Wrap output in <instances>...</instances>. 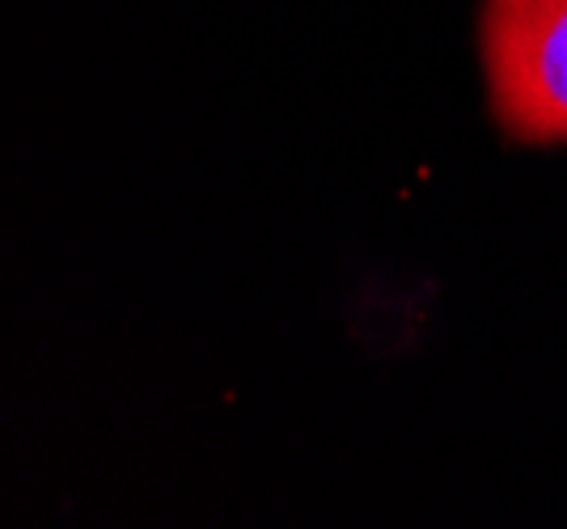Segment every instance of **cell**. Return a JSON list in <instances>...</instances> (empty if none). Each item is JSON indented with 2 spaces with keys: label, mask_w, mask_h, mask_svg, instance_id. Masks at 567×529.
<instances>
[{
  "label": "cell",
  "mask_w": 567,
  "mask_h": 529,
  "mask_svg": "<svg viewBox=\"0 0 567 529\" xmlns=\"http://www.w3.org/2000/svg\"><path fill=\"white\" fill-rule=\"evenodd\" d=\"M478 48L499 127L520 145H567V0H483Z\"/></svg>",
  "instance_id": "1"
}]
</instances>
